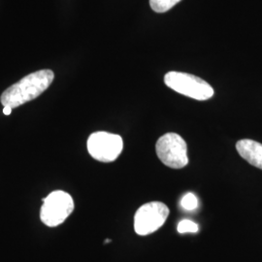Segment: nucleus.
<instances>
[{"instance_id":"2","label":"nucleus","mask_w":262,"mask_h":262,"mask_svg":"<svg viewBox=\"0 0 262 262\" xmlns=\"http://www.w3.org/2000/svg\"><path fill=\"white\" fill-rule=\"evenodd\" d=\"M164 83L178 94L199 101L208 100L214 95V89L197 76L171 71L164 76Z\"/></svg>"},{"instance_id":"5","label":"nucleus","mask_w":262,"mask_h":262,"mask_svg":"<svg viewBox=\"0 0 262 262\" xmlns=\"http://www.w3.org/2000/svg\"><path fill=\"white\" fill-rule=\"evenodd\" d=\"M86 147L93 159L101 162H112L122 154L123 141L118 134L97 131L91 134Z\"/></svg>"},{"instance_id":"10","label":"nucleus","mask_w":262,"mask_h":262,"mask_svg":"<svg viewBox=\"0 0 262 262\" xmlns=\"http://www.w3.org/2000/svg\"><path fill=\"white\" fill-rule=\"evenodd\" d=\"M197 206H198V200H197V197L191 193V192H188L185 196L182 198L181 200V207L187 211H192V210H195Z\"/></svg>"},{"instance_id":"4","label":"nucleus","mask_w":262,"mask_h":262,"mask_svg":"<svg viewBox=\"0 0 262 262\" xmlns=\"http://www.w3.org/2000/svg\"><path fill=\"white\" fill-rule=\"evenodd\" d=\"M156 151L160 161L170 168H184L188 163L187 143L177 133L161 136L156 144Z\"/></svg>"},{"instance_id":"7","label":"nucleus","mask_w":262,"mask_h":262,"mask_svg":"<svg viewBox=\"0 0 262 262\" xmlns=\"http://www.w3.org/2000/svg\"><path fill=\"white\" fill-rule=\"evenodd\" d=\"M236 149L245 160L262 170V144L256 141L243 139L237 142Z\"/></svg>"},{"instance_id":"1","label":"nucleus","mask_w":262,"mask_h":262,"mask_svg":"<svg viewBox=\"0 0 262 262\" xmlns=\"http://www.w3.org/2000/svg\"><path fill=\"white\" fill-rule=\"evenodd\" d=\"M55 74L50 69H43L24 77L1 94L0 102L12 109L37 98L51 85Z\"/></svg>"},{"instance_id":"11","label":"nucleus","mask_w":262,"mask_h":262,"mask_svg":"<svg viewBox=\"0 0 262 262\" xmlns=\"http://www.w3.org/2000/svg\"><path fill=\"white\" fill-rule=\"evenodd\" d=\"M12 108L11 107H9V106H5L4 107V109H3V114L4 115H6V116H9L10 114L12 113Z\"/></svg>"},{"instance_id":"8","label":"nucleus","mask_w":262,"mask_h":262,"mask_svg":"<svg viewBox=\"0 0 262 262\" xmlns=\"http://www.w3.org/2000/svg\"><path fill=\"white\" fill-rule=\"evenodd\" d=\"M182 0H150V8L157 13H165Z\"/></svg>"},{"instance_id":"9","label":"nucleus","mask_w":262,"mask_h":262,"mask_svg":"<svg viewBox=\"0 0 262 262\" xmlns=\"http://www.w3.org/2000/svg\"><path fill=\"white\" fill-rule=\"evenodd\" d=\"M177 230H178L179 233H181V234L196 233L198 231V225L190 220H183L179 223Z\"/></svg>"},{"instance_id":"3","label":"nucleus","mask_w":262,"mask_h":262,"mask_svg":"<svg viewBox=\"0 0 262 262\" xmlns=\"http://www.w3.org/2000/svg\"><path fill=\"white\" fill-rule=\"evenodd\" d=\"M40 211L41 222L49 227H56L63 224L74 210V201L69 193L63 190H55L47 197Z\"/></svg>"},{"instance_id":"12","label":"nucleus","mask_w":262,"mask_h":262,"mask_svg":"<svg viewBox=\"0 0 262 262\" xmlns=\"http://www.w3.org/2000/svg\"><path fill=\"white\" fill-rule=\"evenodd\" d=\"M111 242V240H109V239H107V240H105V244L110 243Z\"/></svg>"},{"instance_id":"6","label":"nucleus","mask_w":262,"mask_h":262,"mask_svg":"<svg viewBox=\"0 0 262 262\" xmlns=\"http://www.w3.org/2000/svg\"><path fill=\"white\" fill-rule=\"evenodd\" d=\"M168 215V207L162 202L154 201L142 205L134 216L135 232L140 236L156 232L164 225Z\"/></svg>"}]
</instances>
